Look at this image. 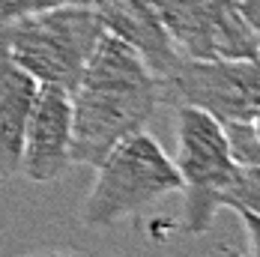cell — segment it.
I'll use <instances>...</instances> for the list:
<instances>
[{
	"mask_svg": "<svg viewBox=\"0 0 260 257\" xmlns=\"http://www.w3.org/2000/svg\"><path fill=\"white\" fill-rule=\"evenodd\" d=\"M72 102V165L96 168L123 138L147 128L161 105V78L114 33L99 36Z\"/></svg>",
	"mask_w": 260,
	"mask_h": 257,
	"instance_id": "cell-1",
	"label": "cell"
},
{
	"mask_svg": "<svg viewBox=\"0 0 260 257\" xmlns=\"http://www.w3.org/2000/svg\"><path fill=\"white\" fill-rule=\"evenodd\" d=\"M248 126H251V135L257 138V144H260V111H257V114H254V120H251Z\"/></svg>",
	"mask_w": 260,
	"mask_h": 257,
	"instance_id": "cell-14",
	"label": "cell"
},
{
	"mask_svg": "<svg viewBox=\"0 0 260 257\" xmlns=\"http://www.w3.org/2000/svg\"><path fill=\"white\" fill-rule=\"evenodd\" d=\"M87 0H0V24L15 21L21 15H33V12H45V9H57V6H81Z\"/></svg>",
	"mask_w": 260,
	"mask_h": 257,
	"instance_id": "cell-11",
	"label": "cell"
},
{
	"mask_svg": "<svg viewBox=\"0 0 260 257\" xmlns=\"http://www.w3.org/2000/svg\"><path fill=\"white\" fill-rule=\"evenodd\" d=\"M72 168V102L69 93L39 87L27 117L21 171L30 182H54Z\"/></svg>",
	"mask_w": 260,
	"mask_h": 257,
	"instance_id": "cell-7",
	"label": "cell"
},
{
	"mask_svg": "<svg viewBox=\"0 0 260 257\" xmlns=\"http://www.w3.org/2000/svg\"><path fill=\"white\" fill-rule=\"evenodd\" d=\"M234 209V206H242V209H251L260 215V168H242L236 171V180L231 182V188L224 191L221 198V209Z\"/></svg>",
	"mask_w": 260,
	"mask_h": 257,
	"instance_id": "cell-10",
	"label": "cell"
},
{
	"mask_svg": "<svg viewBox=\"0 0 260 257\" xmlns=\"http://www.w3.org/2000/svg\"><path fill=\"white\" fill-rule=\"evenodd\" d=\"M39 84L12 63L0 42V180L18 177L27 117Z\"/></svg>",
	"mask_w": 260,
	"mask_h": 257,
	"instance_id": "cell-9",
	"label": "cell"
},
{
	"mask_svg": "<svg viewBox=\"0 0 260 257\" xmlns=\"http://www.w3.org/2000/svg\"><path fill=\"white\" fill-rule=\"evenodd\" d=\"M105 33L120 36L153 66L158 78L165 75L180 54L158 15V0H87Z\"/></svg>",
	"mask_w": 260,
	"mask_h": 257,
	"instance_id": "cell-8",
	"label": "cell"
},
{
	"mask_svg": "<svg viewBox=\"0 0 260 257\" xmlns=\"http://www.w3.org/2000/svg\"><path fill=\"white\" fill-rule=\"evenodd\" d=\"M234 212L242 221V231H245V242H248V257H260V215L251 209H242L234 206Z\"/></svg>",
	"mask_w": 260,
	"mask_h": 257,
	"instance_id": "cell-12",
	"label": "cell"
},
{
	"mask_svg": "<svg viewBox=\"0 0 260 257\" xmlns=\"http://www.w3.org/2000/svg\"><path fill=\"white\" fill-rule=\"evenodd\" d=\"M242 12H245V18H248V24H251L260 45V0H242Z\"/></svg>",
	"mask_w": 260,
	"mask_h": 257,
	"instance_id": "cell-13",
	"label": "cell"
},
{
	"mask_svg": "<svg viewBox=\"0 0 260 257\" xmlns=\"http://www.w3.org/2000/svg\"><path fill=\"white\" fill-rule=\"evenodd\" d=\"M93 171L96 180L81 206V221L96 231H108L161 198L180 191L174 158L147 128L111 147Z\"/></svg>",
	"mask_w": 260,
	"mask_h": 257,
	"instance_id": "cell-3",
	"label": "cell"
},
{
	"mask_svg": "<svg viewBox=\"0 0 260 257\" xmlns=\"http://www.w3.org/2000/svg\"><path fill=\"white\" fill-rule=\"evenodd\" d=\"M161 102L188 105L228 123H251L260 111V54L231 60L180 57L161 75Z\"/></svg>",
	"mask_w": 260,
	"mask_h": 257,
	"instance_id": "cell-5",
	"label": "cell"
},
{
	"mask_svg": "<svg viewBox=\"0 0 260 257\" xmlns=\"http://www.w3.org/2000/svg\"><path fill=\"white\" fill-rule=\"evenodd\" d=\"M158 15L180 57L231 60L260 54L242 0H158Z\"/></svg>",
	"mask_w": 260,
	"mask_h": 257,
	"instance_id": "cell-6",
	"label": "cell"
},
{
	"mask_svg": "<svg viewBox=\"0 0 260 257\" xmlns=\"http://www.w3.org/2000/svg\"><path fill=\"white\" fill-rule=\"evenodd\" d=\"M102 36V24L90 3L57 6L0 24V42L12 63L39 87L72 93Z\"/></svg>",
	"mask_w": 260,
	"mask_h": 257,
	"instance_id": "cell-2",
	"label": "cell"
},
{
	"mask_svg": "<svg viewBox=\"0 0 260 257\" xmlns=\"http://www.w3.org/2000/svg\"><path fill=\"white\" fill-rule=\"evenodd\" d=\"M174 135L177 153L171 158L180 174V191L185 198L182 231L201 236L209 231L215 212L221 209V198L236 180L239 165L234 162L224 123L201 108L177 105Z\"/></svg>",
	"mask_w": 260,
	"mask_h": 257,
	"instance_id": "cell-4",
	"label": "cell"
}]
</instances>
